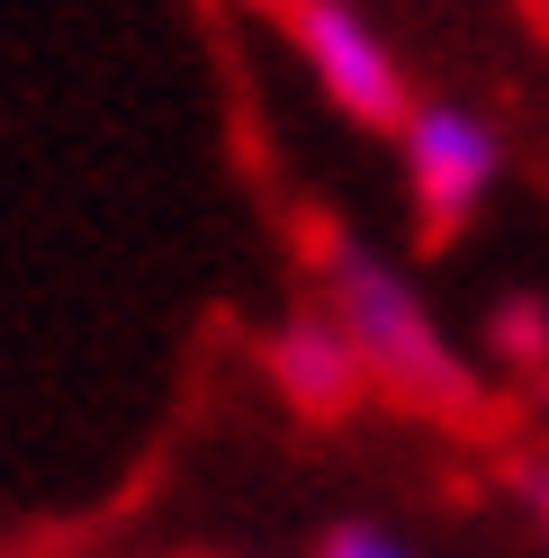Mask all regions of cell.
Instances as JSON below:
<instances>
[{
    "label": "cell",
    "instance_id": "6da1fadb",
    "mask_svg": "<svg viewBox=\"0 0 549 558\" xmlns=\"http://www.w3.org/2000/svg\"><path fill=\"white\" fill-rule=\"evenodd\" d=\"M325 316L361 352L369 388H388L405 405H432V414H468L477 405V369H468L460 342L441 333L424 289L396 262H379L369 243H352V234H325Z\"/></svg>",
    "mask_w": 549,
    "mask_h": 558
},
{
    "label": "cell",
    "instance_id": "3957f363",
    "mask_svg": "<svg viewBox=\"0 0 549 558\" xmlns=\"http://www.w3.org/2000/svg\"><path fill=\"white\" fill-rule=\"evenodd\" d=\"M289 37H297V63L316 73V90L333 99L342 118L396 135V118L415 109V90H405L396 46L352 10V0H289Z\"/></svg>",
    "mask_w": 549,
    "mask_h": 558
},
{
    "label": "cell",
    "instance_id": "8992f818",
    "mask_svg": "<svg viewBox=\"0 0 549 558\" xmlns=\"http://www.w3.org/2000/svg\"><path fill=\"white\" fill-rule=\"evenodd\" d=\"M316 558H424V549L405 541L396 522H379V513H342V522L316 532Z\"/></svg>",
    "mask_w": 549,
    "mask_h": 558
},
{
    "label": "cell",
    "instance_id": "7a4b0ae2",
    "mask_svg": "<svg viewBox=\"0 0 549 558\" xmlns=\"http://www.w3.org/2000/svg\"><path fill=\"white\" fill-rule=\"evenodd\" d=\"M396 162H405V198H415L424 234H460L504 181V135L468 99H415L396 118Z\"/></svg>",
    "mask_w": 549,
    "mask_h": 558
},
{
    "label": "cell",
    "instance_id": "5b68a950",
    "mask_svg": "<svg viewBox=\"0 0 549 558\" xmlns=\"http://www.w3.org/2000/svg\"><path fill=\"white\" fill-rule=\"evenodd\" d=\"M487 361L549 378V298H496L487 306Z\"/></svg>",
    "mask_w": 549,
    "mask_h": 558
},
{
    "label": "cell",
    "instance_id": "ba28073f",
    "mask_svg": "<svg viewBox=\"0 0 549 558\" xmlns=\"http://www.w3.org/2000/svg\"><path fill=\"white\" fill-rule=\"evenodd\" d=\"M540 397H549V378H540Z\"/></svg>",
    "mask_w": 549,
    "mask_h": 558
},
{
    "label": "cell",
    "instance_id": "277c9868",
    "mask_svg": "<svg viewBox=\"0 0 549 558\" xmlns=\"http://www.w3.org/2000/svg\"><path fill=\"white\" fill-rule=\"evenodd\" d=\"M261 361H270V388H280L297 414H316V424H333V414H352L369 397V369H361V352L342 342V325L325 316V306L316 316H289L261 342Z\"/></svg>",
    "mask_w": 549,
    "mask_h": 558
},
{
    "label": "cell",
    "instance_id": "52a82bcc",
    "mask_svg": "<svg viewBox=\"0 0 549 558\" xmlns=\"http://www.w3.org/2000/svg\"><path fill=\"white\" fill-rule=\"evenodd\" d=\"M190 558H234V549H190Z\"/></svg>",
    "mask_w": 549,
    "mask_h": 558
}]
</instances>
